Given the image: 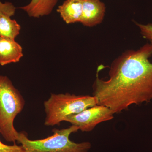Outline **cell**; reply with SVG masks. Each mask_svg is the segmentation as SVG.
<instances>
[{"label": "cell", "mask_w": 152, "mask_h": 152, "mask_svg": "<svg viewBox=\"0 0 152 152\" xmlns=\"http://www.w3.org/2000/svg\"><path fill=\"white\" fill-rule=\"evenodd\" d=\"M58 0H31L27 5L20 8L31 17L39 18L51 13Z\"/></svg>", "instance_id": "10"}, {"label": "cell", "mask_w": 152, "mask_h": 152, "mask_svg": "<svg viewBox=\"0 0 152 152\" xmlns=\"http://www.w3.org/2000/svg\"><path fill=\"white\" fill-rule=\"evenodd\" d=\"M0 152H24V150L21 145H18L15 143L12 145H6L0 140Z\"/></svg>", "instance_id": "12"}, {"label": "cell", "mask_w": 152, "mask_h": 152, "mask_svg": "<svg viewBox=\"0 0 152 152\" xmlns=\"http://www.w3.org/2000/svg\"><path fill=\"white\" fill-rule=\"evenodd\" d=\"M152 45L147 43L138 50H130L114 60L109 78L97 73L93 85V94L98 104L119 113L133 104L152 100Z\"/></svg>", "instance_id": "1"}, {"label": "cell", "mask_w": 152, "mask_h": 152, "mask_svg": "<svg viewBox=\"0 0 152 152\" xmlns=\"http://www.w3.org/2000/svg\"><path fill=\"white\" fill-rule=\"evenodd\" d=\"M136 24L140 29L143 37L149 41L152 45V23L145 25L136 23Z\"/></svg>", "instance_id": "11"}, {"label": "cell", "mask_w": 152, "mask_h": 152, "mask_svg": "<svg viewBox=\"0 0 152 152\" xmlns=\"http://www.w3.org/2000/svg\"><path fill=\"white\" fill-rule=\"evenodd\" d=\"M114 114L107 107L96 104L67 117L64 121L77 126L82 132H90L99 124L113 119Z\"/></svg>", "instance_id": "5"}, {"label": "cell", "mask_w": 152, "mask_h": 152, "mask_svg": "<svg viewBox=\"0 0 152 152\" xmlns=\"http://www.w3.org/2000/svg\"><path fill=\"white\" fill-rule=\"evenodd\" d=\"M23 56V49L15 39L0 37V65L17 63Z\"/></svg>", "instance_id": "8"}, {"label": "cell", "mask_w": 152, "mask_h": 152, "mask_svg": "<svg viewBox=\"0 0 152 152\" xmlns=\"http://www.w3.org/2000/svg\"><path fill=\"white\" fill-rule=\"evenodd\" d=\"M78 130L77 126L72 125L66 129H54L52 136L37 140H30L26 133L20 132L17 142L24 152H88L91 148L90 142L76 143L70 140L71 134Z\"/></svg>", "instance_id": "2"}, {"label": "cell", "mask_w": 152, "mask_h": 152, "mask_svg": "<svg viewBox=\"0 0 152 152\" xmlns=\"http://www.w3.org/2000/svg\"><path fill=\"white\" fill-rule=\"evenodd\" d=\"M106 12L104 4L100 0H83L80 22L85 26H94L103 20Z\"/></svg>", "instance_id": "7"}, {"label": "cell", "mask_w": 152, "mask_h": 152, "mask_svg": "<svg viewBox=\"0 0 152 152\" xmlns=\"http://www.w3.org/2000/svg\"><path fill=\"white\" fill-rule=\"evenodd\" d=\"M15 10L12 3L0 1V37L15 39L20 34V26L15 20L11 18Z\"/></svg>", "instance_id": "6"}, {"label": "cell", "mask_w": 152, "mask_h": 152, "mask_svg": "<svg viewBox=\"0 0 152 152\" xmlns=\"http://www.w3.org/2000/svg\"><path fill=\"white\" fill-rule=\"evenodd\" d=\"M98 103L97 99L94 96L76 95L67 93L51 94L44 102L46 115L44 125L47 126H58L67 117L79 113Z\"/></svg>", "instance_id": "4"}, {"label": "cell", "mask_w": 152, "mask_h": 152, "mask_svg": "<svg viewBox=\"0 0 152 152\" xmlns=\"http://www.w3.org/2000/svg\"><path fill=\"white\" fill-rule=\"evenodd\" d=\"M63 20L68 24L80 22L83 0H66L57 9Z\"/></svg>", "instance_id": "9"}, {"label": "cell", "mask_w": 152, "mask_h": 152, "mask_svg": "<svg viewBox=\"0 0 152 152\" xmlns=\"http://www.w3.org/2000/svg\"><path fill=\"white\" fill-rule=\"evenodd\" d=\"M25 105L24 98L11 80L0 75V134L7 142H17L19 132L14 121Z\"/></svg>", "instance_id": "3"}]
</instances>
